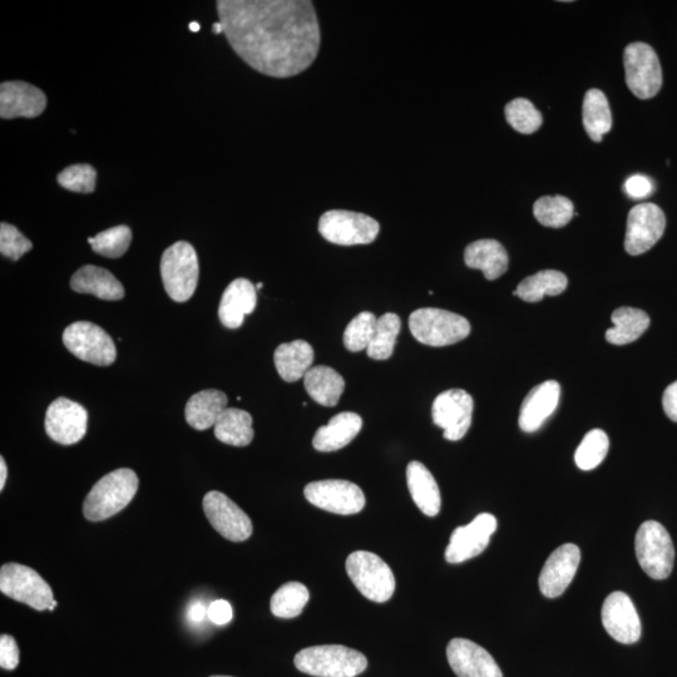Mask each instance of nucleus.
<instances>
[{"instance_id":"obj_2","label":"nucleus","mask_w":677,"mask_h":677,"mask_svg":"<svg viewBox=\"0 0 677 677\" xmlns=\"http://www.w3.org/2000/svg\"><path fill=\"white\" fill-rule=\"evenodd\" d=\"M138 477L130 468L116 469L98 481L83 503V515L91 522L106 521L132 502Z\"/></svg>"},{"instance_id":"obj_34","label":"nucleus","mask_w":677,"mask_h":677,"mask_svg":"<svg viewBox=\"0 0 677 677\" xmlns=\"http://www.w3.org/2000/svg\"><path fill=\"white\" fill-rule=\"evenodd\" d=\"M568 285L567 276L557 270H543L522 281L513 295L520 296L527 303H538L546 295H561Z\"/></svg>"},{"instance_id":"obj_13","label":"nucleus","mask_w":677,"mask_h":677,"mask_svg":"<svg viewBox=\"0 0 677 677\" xmlns=\"http://www.w3.org/2000/svg\"><path fill=\"white\" fill-rule=\"evenodd\" d=\"M473 407V398L466 390H447L434 400L433 422L443 429V436L448 441H461L472 426Z\"/></svg>"},{"instance_id":"obj_5","label":"nucleus","mask_w":677,"mask_h":677,"mask_svg":"<svg viewBox=\"0 0 677 677\" xmlns=\"http://www.w3.org/2000/svg\"><path fill=\"white\" fill-rule=\"evenodd\" d=\"M199 275V259L189 242H176L163 252L161 276L166 293L172 300L177 303L190 300L199 284Z\"/></svg>"},{"instance_id":"obj_42","label":"nucleus","mask_w":677,"mask_h":677,"mask_svg":"<svg viewBox=\"0 0 677 677\" xmlns=\"http://www.w3.org/2000/svg\"><path fill=\"white\" fill-rule=\"evenodd\" d=\"M97 172L91 165H73L58 175V184L78 194H92L96 190Z\"/></svg>"},{"instance_id":"obj_3","label":"nucleus","mask_w":677,"mask_h":677,"mask_svg":"<svg viewBox=\"0 0 677 677\" xmlns=\"http://www.w3.org/2000/svg\"><path fill=\"white\" fill-rule=\"evenodd\" d=\"M294 662L296 669L315 677H355L368 667L362 652L342 645L308 647L296 654Z\"/></svg>"},{"instance_id":"obj_22","label":"nucleus","mask_w":677,"mask_h":677,"mask_svg":"<svg viewBox=\"0 0 677 677\" xmlns=\"http://www.w3.org/2000/svg\"><path fill=\"white\" fill-rule=\"evenodd\" d=\"M561 398L560 384L555 380L537 385L527 394L521 405L520 428L526 433H535L556 412Z\"/></svg>"},{"instance_id":"obj_39","label":"nucleus","mask_w":677,"mask_h":677,"mask_svg":"<svg viewBox=\"0 0 677 677\" xmlns=\"http://www.w3.org/2000/svg\"><path fill=\"white\" fill-rule=\"evenodd\" d=\"M132 241V231L126 225L111 227L95 237L88 239L92 250L108 259H118L125 255Z\"/></svg>"},{"instance_id":"obj_24","label":"nucleus","mask_w":677,"mask_h":677,"mask_svg":"<svg viewBox=\"0 0 677 677\" xmlns=\"http://www.w3.org/2000/svg\"><path fill=\"white\" fill-rule=\"evenodd\" d=\"M464 263L469 269L481 270L489 281L507 273L510 258L501 242L492 239L472 242L464 250Z\"/></svg>"},{"instance_id":"obj_40","label":"nucleus","mask_w":677,"mask_h":677,"mask_svg":"<svg viewBox=\"0 0 677 677\" xmlns=\"http://www.w3.org/2000/svg\"><path fill=\"white\" fill-rule=\"evenodd\" d=\"M506 120L513 130L522 135H532L540 130L543 122L542 113L526 98H516L504 108Z\"/></svg>"},{"instance_id":"obj_1","label":"nucleus","mask_w":677,"mask_h":677,"mask_svg":"<svg viewBox=\"0 0 677 677\" xmlns=\"http://www.w3.org/2000/svg\"><path fill=\"white\" fill-rule=\"evenodd\" d=\"M216 8L237 56L265 76H298L318 57L320 27L309 0H219Z\"/></svg>"},{"instance_id":"obj_44","label":"nucleus","mask_w":677,"mask_h":677,"mask_svg":"<svg viewBox=\"0 0 677 677\" xmlns=\"http://www.w3.org/2000/svg\"><path fill=\"white\" fill-rule=\"evenodd\" d=\"M19 665V649L16 639L11 635L0 637V666L3 670H16Z\"/></svg>"},{"instance_id":"obj_20","label":"nucleus","mask_w":677,"mask_h":677,"mask_svg":"<svg viewBox=\"0 0 677 677\" xmlns=\"http://www.w3.org/2000/svg\"><path fill=\"white\" fill-rule=\"evenodd\" d=\"M447 657L458 677H503L492 655L473 641L453 639L448 644Z\"/></svg>"},{"instance_id":"obj_52","label":"nucleus","mask_w":677,"mask_h":677,"mask_svg":"<svg viewBox=\"0 0 677 677\" xmlns=\"http://www.w3.org/2000/svg\"><path fill=\"white\" fill-rule=\"evenodd\" d=\"M263 286H264L263 283H259L258 285H256V289L261 290L263 289Z\"/></svg>"},{"instance_id":"obj_47","label":"nucleus","mask_w":677,"mask_h":677,"mask_svg":"<svg viewBox=\"0 0 677 677\" xmlns=\"http://www.w3.org/2000/svg\"><path fill=\"white\" fill-rule=\"evenodd\" d=\"M662 407H664L667 418L677 423V382L666 388L664 397H662Z\"/></svg>"},{"instance_id":"obj_29","label":"nucleus","mask_w":677,"mask_h":677,"mask_svg":"<svg viewBox=\"0 0 677 677\" xmlns=\"http://www.w3.org/2000/svg\"><path fill=\"white\" fill-rule=\"evenodd\" d=\"M274 362L276 370L285 382H298L313 368L314 349L305 340L281 344L275 350Z\"/></svg>"},{"instance_id":"obj_46","label":"nucleus","mask_w":677,"mask_h":677,"mask_svg":"<svg viewBox=\"0 0 677 677\" xmlns=\"http://www.w3.org/2000/svg\"><path fill=\"white\" fill-rule=\"evenodd\" d=\"M234 612H232V607L229 602L225 600H216L211 602V605L207 607V617L211 622H214L215 625H226L232 620Z\"/></svg>"},{"instance_id":"obj_32","label":"nucleus","mask_w":677,"mask_h":677,"mask_svg":"<svg viewBox=\"0 0 677 677\" xmlns=\"http://www.w3.org/2000/svg\"><path fill=\"white\" fill-rule=\"evenodd\" d=\"M215 437L232 447H246L254 439L252 417L245 410L227 408L214 427Z\"/></svg>"},{"instance_id":"obj_36","label":"nucleus","mask_w":677,"mask_h":677,"mask_svg":"<svg viewBox=\"0 0 677 677\" xmlns=\"http://www.w3.org/2000/svg\"><path fill=\"white\" fill-rule=\"evenodd\" d=\"M402 328V321L397 314L387 313L378 318L377 326L367 349L369 358L387 360L394 353L395 343Z\"/></svg>"},{"instance_id":"obj_27","label":"nucleus","mask_w":677,"mask_h":677,"mask_svg":"<svg viewBox=\"0 0 677 677\" xmlns=\"http://www.w3.org/2000/svg\"><path fill=\"white\" fill-rule=\"evenodd\" d=\"M407 483L410 496L419 510L428 517H436L442 506L441 491L429 469L418 461L410 462Z\"/></svg>"},{"instance_id":"obj_9","label":"nucleus","mask_w":677,"mask_h":677,"mask_svg":"<svg viewBox=\"0 0 677 677\" xmlns=\"http://www.w3.org/2000/svg\"><path fill=\"white\" fill-rule=\"evenodd\" d=\"M319 232L331 244L369 245L377 240L380 225L373 217L359 212L331 210L320 217Z\"/></svg>"},{"instance_id":"obj_23","label":"nucleus","mask_w":677,"mask_h":677,"mask_svg":"<svg viewBox=\"0 0 677 677\" xmlns=\"http://www.w3.org/2000/svg\"><path fill=\"white\" fill-rule=\"evenodd\" d=\"M258 304L256 286L247 279H236L227 286L219 306V318L225 328L239 329L245 316L254 313Z\"/></svg>"},{"instance_id":"obj_51","label":"nucleus","mask_w":677,"mask_h":677,"mask_svg":"<svg viewBox=\"0 0 677 677\" xmlns=\"http://www.w3.org/2000/svg\"><path fill=\"white\" fill-rule=\"evenodd\" d=\"M189 28H190V31H191V32H199L201 27H200V24H199V23H197V22H192V23H190Z\"/></svg>"},{"instance_id":"obj_14","label":"nucleus","mask_w":677,"mask_h":677,"mask_svg":"<svg viewBox=\"0 0 677 677\" xmlns=\"http://www.w3.org/2000/svg\"><path fill=\"white\" fill-rule=\"evenodd\" d=\"M666 217L655 204L632 207L627 217L625 250L632 256L642 255L654 247L664 235Z\"/></svg>"},{"instance_id":"obj_6","label":"nucleus","mask_w":677,"mask_h":677,"mask_svg":"<svg viewBox=\"0 0 677 677\" xmlns=\"http://www.w3.org/2000/svg\"><path fill=\"white\" fill-rule=\"evenodd\" d=\"M347 572L360 594L383 604L392 599L395 577L382 558L368 551H355L348 557Z\"/></svg>"},{"instance_id":"obj_31","label":"nucleus","mask_w":677,"mask_h":677,"mask_svg":"<svg viewBox=\"0 0 677 677\" xmlns=\"http://www.w3.org/2000/svg\"><path fill=\"white\" fill-rule=\"evenodd\" d=\"M582 120L588 137L594 142H601L606 133L611 131L610 103L604 92L596 88L587 91L583 98Z\"/></svg>"},{"instance_id":"obj_41","label":"nucleus","mask_w":677,"mask_h":677,"mask_svg":"<svg viewBox=\"0 0 677 677\" xmlns=\"http://www.w3.org/2000/svg\"><path fill=\"white\" fill-rule=\"evenodd\" d=\"M377 321V316L369 313V311H364V313L355 316L344 331L345 348L353 353L368 349L373 339Z\"/></svg>"},{"instance_id":"obj_25","label":"nucleus","mask_w":677,"mask_h":677,"mask_svg":"<svg viewBox=\"0 0 677 677\" xmlns=\"http://www.w3.org/2000/svg\"><path fill=\"white\" fill-rule=\"evenodd\" d=\"M71 288L79 294L95 295L107 301L125 298V288L110 271L95 265L82 266L72 276Z\"/></svg>"},{"instance_id":"obj_38","label":"nucleus","mask_w":677,"mask_h":677,"mask_svg":"<svg viewBox=\"0 0 677 677\" xmlns=\"http://www.w3.org/2000/svg\"><path fill=\"white\" fill-rule=\"evenodd\" d=\"M609 437L601 429L588 432L578 446L575 454L577 467L582 471H592L600 466L609 453Z\"/></svg>"},{"instance_id":"obj_21","label":"nucleus","mask_w":677,"mask_h":677,"mask_svg":"<svg viewBox=\"0 0 677 677\" xmlns=\"http://www.w3.org/2000/svg\"><path fill=\"white\" fill-rule=\"evenodd\" d=\"M46 107V95L32 84L13 81L0 86V117L3 120L36 118L42 115Z\"/></svg>"},{"instance_id":"obj_16","label":"nucleus","mask_w":677,"mask_h":677,"mask_svg":"<svg viewBox=\"0 0 677 677\" xmlns=\"http://www.w3.org/2000/svg\"><path fill=\"white\" fill-rule=\"evenodd\" d=\"M88 413L83 405L67 398H58L46 413V432L52 441L62 446L81 442L87 434Z\"/></svg>"},{"instance_id":"obj_43","label":"nucleus","mask_w":677,"mask_h":677,"mask_svg":"<svg viewBox=\"0 0 677 677\" xmlns=\"http://www.w3.org/2000/svg\"><path fill=\"white\" fill-rule=\"evenodd\" d=\"M33 247L32 241L28 240L16 226L2 222L0 225V252L3 256L18 261Z\"/></svg>"},{"instance_id":"obj_10","label":"nucleus","mask_w":677,"mask_h":677,"mask_svg":"<svg viewBox=\"0 0 677 677\" xmlns=\"http://www.w3.org/2000/svg\"><path fill=\"white\" fill-rule=\"evenodd\" d=\"M63 344L74 357L98 367H108L117 358L116 345L111 336L101 326L88 321H77L67 326L63 333Z\"/></svg>"},{"instance_id":"obj_50","label":"nucleus","mask_w":677,"mask_h":677,"mask_svg":"<svg viewBox=\"0 0 677 677\" xmlns=\"http://www.w3.org/2000/svg\"><path fill=\"white\" fill-rule=\"evenodd\" d=\"M212 32H214L215 34L224 33V27H222V24L220 22L215 23L214 26H212Z\"/></svg>"},{"instance_id":"obj_17","label":"nucleus","mask_w":677,"mask_h":677,"mask_svg":"<svg viewBox=\"0 0 677 677\" xmlns=\"http://www.w3.org/2000/svg\"><path fill=\"white\" fill-rule=\"evenodd\" d=\"M496 530L497 520L491 513H482L469 525L456 528L446 550V560L456 565L481 555Z\"/></svg>"},{"instance_id":"obj_53","label":"nucleus","mask_w":677,"mask_h":677,"mask_svg":"<svg viewBox=\"0 0 677 677\" xmlns=\"http://www.w3.org/2000/svg\"><path fill=\"white\" fill-rule=\"evenodd\" d=\"M211 677H231V676H211Z\"/></svg>"},{"instance_id":"obj_45","label":"nucleus","mask_w":677,"mask_h":677,"mask_svg":"<svg viewBox=\"0 0 677 677\" xmlns=\"http://www.w3.org/2000/svg\"><path fill=\"white\" fill-rule=\"evenodd\" d=\"M627 195L634 200L646 199L654 192V184L649 177L642 175L631 176L624 186Z\"/></svg>"},{"instance_id":"obj_15","label":"nucleus","mask_w":677,"mask_h":677,"mask_svg":"<svg viewBox=\"0 0 677 677\" xmlns=\"http://www.w3.org/2000/svg\"><path fill=\"white\" fill-rule=\"evenodd\" d=\"M204 512L215 531L231 542L249 540L254 531L250 517L224 493H207L204 497Z\"/></svg>"},{"instance_id":"obj_18","label":"nucleus","mask_w":677,"mask_h":677,"mask_svg":"<svg viewBox=\"0 0 677 677\" xmlns=\"http://www.w3.org/2000/svg\"><path fill=\"white\" fill-rule=\"evenodd\" d=\"M602 624L607 634L621 644L631 645L640 640L642 626L634 602L625 592H612L602 606Z\"/></svg>"},{"instance_id":"obj_35","label":"nucleus","mask_w":677,"mask_h":677,"mask_svg":"<svg viewBox=\"0 0 677 677\" xmlns=\"http://www.w3.org/2000/svg\"><path fill=\"white\" fill-rule=\"evenodd\" d=\"M308 587L300 582H289L275 592L270 601V610L279 619H295L308 605Z\"/></svg>"},{"instance_id":"obj_28","label":"nucleus","mask_w":677,"mask_h":677,"mask_svg":"<svg viewBox=\"0 0 677 677\" xmlns=\"http://www.w3.org/2000/svg\"><path fill=\"white\" fill-rule=\"evenodd\" d=\"M227 395L221 390L207 389L192 395L186 404V422L196 431L215 427L217 420L227 409Z\"/></svg>"},{"instance_id":"obj_30","label":"nucleus","mask_w":677,"mask_h":677,"mask_svg":"<svg viewBox=\"0 0 677 677\" xmlns=\"http://www.w3.org/2000/svg\"><path fill=\"white\" fill-rule=\"evenodd\" d=\"M305 390L323 407H335L345 390V380L336 370L325 365L314 367L305 374Z\"/></svg>"},{"instance_id":"obj_4","label":"nucleus","mask_w":677,"mask_h":677,"mask_svg":"<svg viewBox=\"0 0 677 677\" xmlns=\"http://www.w3.org/2000/svg\"><path fill=\"white\" fill-rule=\"evenodd\" d=\"M409 329L415 340L428 347H447L471 334V324L466 318L436 308L415 310L409 318Z\"/></svg>"},{"instance_id":"obj_33","label":"nucleus","mask_w":677,"mask_h":677,"mask_svg":"<svg viewBox=\"0 0 677 677\" xmlns=\"http://www.w3.org/2000/svg\"><path fill=\"white\" fill-rule=\"evenodd\" d=\"M611 320L614 328L606 331V340L614 345L636 342L650 326V318L645 311L627 306L615 310Z\"/></svg>"},{"instance_id":"obj_8","label":"nucleus","mask_w":677,"mask_h":677,"mask_svg":"<svg viewBox=\"0 0 677 677\" xmlns=\"http://www.w3.org/2000/svg\"><path fill=\"white\" fill-rule=\"evenodd\" d=\"M0 591L14 601L37 611H53V591L48 582L33 568L7 563L0 570Z\"/></svg>"},{"instance_id":"obj_26","label":"nucleus","mask_w":677,"mask_h":677,"mask_svg":"<svg viewBox=\"0 0 677 677\" xmlns=\"http://www.w3.org/2000/svg\"><path fill=\"white\" fill-rule=\"evenodd\" d=\"M363 420L360 415L344 412L331 418L326 426L316 431L313 446L319 452H335L347 447L362 431Z\"/></svg>"},{"instance_id":"obj_48","label":"nucleus","mask_w":677,"mask_h":677,"mask_svg":"<svg viewBox=\"0 0 677 677\" xmlns=\"http://www.w3.org/2000/svg\"><path fill=\"white\" fill-rule=\"evenodd\" d=\"M207 617V609L204 604L201 602H195L187 612V619H189L192 624H201Z\"/></svg>"},{"instance_id":"obj_37","label":"nucleus","mask_w":677,"mask_h":677,"mask_svg":"<svg viewBox=\"0 0 677 677\" xmlns=\"http://www.w3.org/2000/svg\"><path fill=\"white\" fill-rule=\"evenodd\" d=\"M533 215L541 225L561 229L571 222L575 211L565 196H543L533 205Z\"/></svg>"},{"instance_id":"obj_7","label":"nucleus","mask_w":677,"mask_h":677,"mask_svg":"<svg viewBox=\"0 0 677 677\" xmlns=\"http://www.w3.org/2000/svg\"><path fill=\"white\" fill-rule=\"evenodd\" d=\"M637 561L647 576L665 580L674 568L675 550L669 532L661 523L646 521L636 533Z\"/></svg>"},{"instance_id":"obj_12","label":"nucleus","mask_w":677,"mask_h":677,"mask_svg":"<svg viewBox=\"0 0 677 677\" xmlns=\"http://www.w3.org/2000/svg\"><path fill=\"white\" fill-rule=\"evenodd\" d=\"M304 494L315 507L335 515H357L365 507L362 488L344 479L311 482L305 487Z\"/></svg>"},{"instance_id":"obj_49","label":"nucleus","mask_w":677,"mask_h":677,"mask_svg":"<svg viewBox=\"0 0 677 677\" xmlns=\"http://www.w3.org/2000/svg\"><path fill=\"white\" fill-rule=\"evenodd\" d=\"M8 477V468L4 458H0V491H3L4 486H6Z\"/></svg>"},{"instance_id":"obj_19","label":"nucleus","mask_w":677,"mask_h":677,"mask_svg":"<svg viewBox=\"0 0 677 677\" xmlns=\"http://www.w3.org/2000/svg\"><path fill=\"white\" fill-rule=\"evenodd\" d=\"M581 562V551L576 545L566 543L552 553L543 566L540 581V590L547 599L560 597L571 585Z\"/></svg>"},{"instance_id":"obj_11","label":"nucleus","mask_w":677,"mask_h":677,"mask_svg":"<svg viewBox=\"0 0 677 677\" xmlns=\"http://www.w3.org/2000/svg\"><path fill=\"white\" fill-rule=\"evenodd\" d=\"M624 64L629 90L640 100H650L662 87L660 59L649 44L636 42L625 48Z\"/></svg>"}]
</instances>
